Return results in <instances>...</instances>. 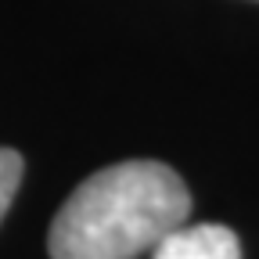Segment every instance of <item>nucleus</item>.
Listing matches in <instances>:
<instances>
[{"label": "nucleus", "instance_id": "3", "mask_svg": "<svg viewBox=\"0 0 259 259\" xmlns=\"http://www.w3.org/2000/svg\"><path fill=\"white\" fill-rule=\"evenodd\" d=\"M18 184H22V155L11 148H0V220L8 216Z\"/></svg>", "mask_w": 259, "mask_h": 259}, {"label": "nucleus", "instance_id": "1", "mask_svg": "<svg viewBox=\"0 0 259 259\" xmlns=\"http://www.w3.org/2000/svg\"><path fill=\"white\" fill-rule=\"evenodd\" d=\"M191 216L184 180L162 162L134 158L87 177L51 223V259H137Z\"/></svg>", "mask_w": 259, "mask_h": 259}, {"label": "nucleus", "instance_id": "2", "mask_svg": "<svg viewBox=\"0 0 259 259\" xmlns=\"http://www.w3.org/2000/svg\"><path fill=\"white\" fill-rule=\"evenodd\" d=\"M151 259H241V245L220 223H184L151 248Z\"/></svg>", "mask_w": 259, "mask_h": 259}]
</instances>
